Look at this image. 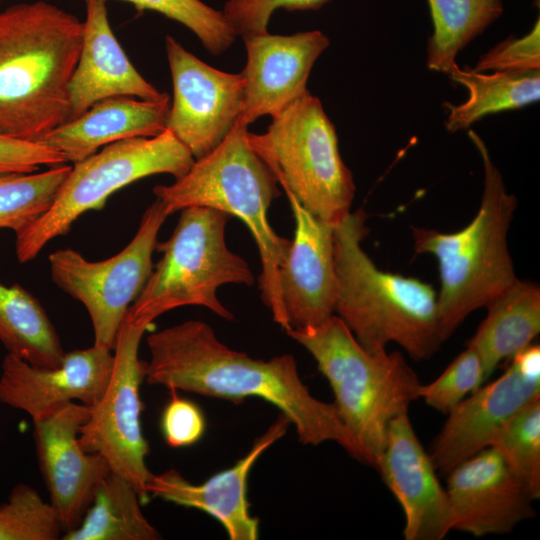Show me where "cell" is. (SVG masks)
I'll return each instance as SVG.
<instances>
[{
    "mask_svg": "<svg viewBox=\"0 0 540 540\" xmlns=\"http://www.w3.org/2000/svg\"><path fill=\"white\" fill-rule=\"evenodd\" d=\"M452 530L483 537L534 517V497L497 450L488 447L447 474Z\"/></svg>",
    "mask_w": 540,
    "mask_h": 540,
    "instance_id": "cell-15",
    "label": "cell"
},
{
    "mask_svg": "<svg viewBox=\"0 0 540 540\" xmlns=\"http://www.w3.org/2000/svg\"><path fill=\"white\" fill-rule=\"evenodd\" d=\"M449 76L469 91L466 102L446 104L449 112L445 126L449 132L468 128L488 114L518 109L540 98L539 70L484 74L456 66Z\"/></svg>",
    "mask_w": 540,
    "mask_h": 540,
    "instance_id": "cell-25",
    "label": "cell"
},
{
    "mask_svg": "<svg viewBox=\"0 0 540 540\" xmlns=\"http://www.w3.org/2000/svg\"><path fill=\"white\" fill-rule=\"evenodd\" d=\"M360 208L334 226L335 313L367 351L400 345L415 361L429 359L444 339L437 294L415 277L379 269L362 248L369 229Z\"/></svg>",
    "mask_w": 540,
    "mask_h": 540,
    "instance_id": "cell-3",
    "label": "cell"
},
{
    "mask_svg": "<svg viewBox=\"0 0 540 540\" xmlns=\"http://www.w3.org/2000/svg\"><path fill=\"white\" fill-rule=\"evenodd\" d=\"M490 447L499 452L534 499L540 497V397L509 419Z\"/></svg>",
    "mask_w": 540,
    "mask_h": 540,
    "instance_id": "cell-29",
    "label": "cell"
},
{
    "mask_svg": "<svg viewBox=\"0 0 540 540\" xmlns=\"http://www.w3.org/2000/svg\"><path fill=\"white\" fill-rule=\"evenodd\" d=\"M248 134V125L240 118L218 146L196 159L171 185H156L153 193L168 216L187 207L202 206L235 216L246 225L260 255L261 298L274 322L286 332L278 275L291 240L279 236L268 221V209L280 196L278 182L252 148Z\"/></svg>",
    "mask_w": 540,
    "mask_h": 540,
    "instance_id": "cell-4",
    "label": "cell"
},
{
    "mask_svg": "<svg viewBox=\"0 0 540 540\" xmlns=\"http://www.w3.org/2000/svg\"><path fill=\"white\" fill-rule=\"evenodd\" d=\"M485 381L479 354L467 346L434 381L421 384L419 399H423L431 408L448 414Z\"/></svg>",
    "mask_w": 540,
    "mask_h": 540,
    "instance_id": "cell-32",
    "label": "cell"
},
{
    "mask_svg": "<svg viewBox=\"0 0 540 540\" xmlns=\"http://www.w3.org/2000/svg\"><path fill=\"white\" fill-rule=\"evenodd\" d=\"M402 507L406 540H442L452 530L446 489L408 413L394 418L375 468Z\"/></svg>",
    "mask_w": 540,
    "mask_h": 540,
    "instance_id": "cell-17",
    "label": "cell"
},
{
    "mask_svg": "<svg viewBox=\"0 0 540 540\" xmlns=\"http://www.w3.org/2000/svg\"><path fill=\"white\" fill-rule=\"evenodd\" d=\"M295 220V234L279 268L281 301L290 330L315 328L335 313L337 278L334 226L306 210L286 193Z\"/></svg>",
    "mask_w": 540,
    "mask_h": 540,
    "instance_id": "cell-16",
    "label": "cell"
},
{
    "mask_svg": "<svg viewBox=\"0 0 540 540\" xmlns=\"http://www.w3.org/2000/svg\"><path fill=\"white\" fill-rule=\"evenodd\" d=\"M147 345L148 383L236 403L260 398L289 419L301 443L319 445L332 441L363 462L362 452L335 405L310 393L292 355L283 354L267 361L254 359L226 346L207 323L199 320L152 333Z\"/></svg>",
    "mask_w": 540,
    "mask_h": 540,
    "instance_id": "cell-1",
    "label": "cell"
},
{
    "mask_svg": "<svg viewBox=\"0 0 540 540\" xmlns=\"http://www.w3.org/2000/svg\"><path fill=\"white\" fill-rule=\"evenodd\" d=\"M195 159L169 131L154 137H138L104 146L99 152L73 163L49 209L16 234L20 263L34 259L46 244L65 235L89 210H101L121 188L147 176L182 177Z\"/></svg>",
    "mask_w": 540,
    "mask_h": 540,
    "instance_id": "cell-9",
    "label": "cell"
},
{
    "mask_svg": "<svg viewBox=\"0 0 540 540\" xmlns=\"http://www.w3.org/2000/svg\"><path fill=\"white\" fill-rule=\"evenodd\" d=\"M290 424L280 413L241 459L201 484L189 482L174 469L152 474L147 483L148 496L209 514L224 527L231 540H256L259 519L249 512L248 477L260 456L286 434Z\"/></svg>",
    "mask_w": 540,
    "mask_h": 540,
    "instance_id": "cell-20",
    "label": "cell"
},
{
    "mask_svg": "<svg viewBox=\"0 0 540 540\" xmlns=\"http://www.w3.org/2000/svg\"><path fill=\"white\" fill-rule=\"evenodd\" d=\"M150 324L126 313L113 348L108 384L79 433L82 448L103 456L112 472L132 484L141 501L149 497L147 483L153 473L146 465L149 446L141 426L139 392L145 362L139 359L138 350Z\"/></svg>",
    "mask_w": 540,
    "mask_h": 540,
    "instance_id": "cell-11",
    "label": "cell"
},
{
    "mask_svg": "<svg viewBox=\"0 0 540 540\" xmlns=\"http://www.w3.org/2000/svg\"><path fill=\"white\" fill-rule=\"evenodd\" d=\"M1 1V0H0Z\"/></svg>",
    "mask_w": 540,
    "mask_h": 540,
    "instance_id": "cell-37",
    "label": "cell"
},
{
    "mask_svg": "<svg viewBox=\"0 0 540 540\" xmlns=\"http://www.w3.org/2000/svg\"><path fill=\"white\" fill-rule=\"evenodd\" d=\"M248 138L278 184L315 217L335 226L351 212V171L333 123L309 91L272 116L265 133L249 132Z\"/></svg>",
    "mask_w": 540,
    "mask_h": 540,
    "instance_id": "cell-7",
    "label": "cell"
},
{
    "mask_svg": "<svg viewBox=\"0 0 540 540\" xmlns=\"http://www.w3.org/2000/svg\"><path fill=\"white\" fill-rule=\"evenodd\" d=\"M86 17L77 64L69 81V120L111 97L161 100L169 97L133 66L115 37L107 0H85Z\"/></svg>",
    "mask_w": 540,
    "mask_h": 540,
    "instance_id": "cell-21",
    "label": "cell"
},
{
    "mask_svg": "<svg viewBox=\"0 0 540 540\" xmlns=\"http://www.w3.org/2000/svg\"><path fill=\"white\" fill-rule=\"evenodd\" d=\"M70 170L64 163L40 173L0 174V229L17 234L44 214Z\"/></svg>",
    "mask_w": 540,
    "mask_h": 540,
    "instance_id": "cell-28",
    "label": "cell"
},
{
    "mask_svg": "<svg viewBox=\"0 0 540 540\" xmlns=\"http://www.w3.org/2000/svg\"><path fill=\"white\" fill-rule=\"evenodd\" d=\"M113 366L111 350L94 345L65 352L52 368L36 367L7 353L0 375V402L38 417L79 401L93 407L101 399Z\"/></svg>",
    "mask_w": 540,
    "mask_h": 540,
    "instance_id": "cell-18",
    "label": "cell"
},
{
    "mask_svg": "<svg viewBox=\"0 0 540 540\" xmlns=\"http://www.w3.org/2000/svg\"><path fill=\"white\" fill-rule=\"evenodd\" d=\"M62 531L52 505L27 484L14 486L0 505V540H56Z\"/></svg>",
    "mask_w": 540,
    "mask_h": 540,
    "instance_id": "cell-30",
    "label": "cell"
},
{
    "mask_svg": "<svg viewBox=\"0 0 540 540\" xmlns=\"http://www.w3.org/2000/svg\"><path fill=\"white\" fill-rule=\"evenodd\" d=\"M137 10H150L164 15L191 30L213 55L225 52L234 42L236 33L222 11L201 0H121Z\"/></svg>",
    "mask_w": 540,
    "mask_h": 540,
    "instance_id": "cell-31",
    "label": "cell"
},
{
    "mask_svg": "<svg viewBox=\"0 0 540 540\" xmlns=\"http://www.w3.org/2000/svg\"><path fill=\"white\" fill-rule=\"evenodd\" d=\"M0 342L36 367L58 366L65 351L46 311L21 285L0 283Z\"/></svg>",
    "mask_w": 540,
    "mask_h": 540,
    "instance_id": "cell-24",
    "label": "cell"
},
{
    "mask_svg": "<svg viewBox=\"0 0 540 540\" xmlns=\"http://www.w3.org/2000/svg\"><path fill=\"white\" fill-rule=\"evenodd\" d=\"M92 407L69 402L33 420L37 461L63 531L75 529L91 505L100 482L111 472L98 453L79 443L81 426Z\"/></svg>",
    "mask_w": 540,
    "mask_h": 540,
    "instance_id": "cell-14",
    "label": "cell"
},
{
    "mask_svg": "<svg viewBox=\"0 0 540 540\" xmlns=\"http://www.w3.org/2000/svg\"><path fill=\"white\" fill-rule=\"evenodd\" d=\"M433 33L428 42L429 69L450 74L456 56L503 12L501 0H428Z\"/></svg>",
    "mask_w": 540,
    "mask_h": 540,
    "instance_id": "cell-27",
    "label": "cell"
},
{
    "mask_svg": "<svg viewBox=\"0 0 540 540\" xmlns=\"http://www.w3.org/2000/svg\"><path fill=\"white\" fill-rule=\"evenodd\" d=\"M468 135L484 167V189L476 216L454 233L412 227L415 253L431 254L438 262L437 306L444 341L470 313L486 308L518 279L507 244L517 200L507 192L482 139L472 130Z\"/></svg>",
    "mask_w": 540,
    "mask_h": 540,
    "instance_id": "cell-5",
    "label": "cell"
},
{
    "mask_svg": "<svg viewBox=\"0 0 540 540\" xmlns=\"http://www.w3.org/2000/svg\"><path fill=\"white\" fill-rule=\"evenodd\" d=\"M476 72L540 70V21L521 38L509 37L481 56Z\"/></svg>",
    "mask_w": 540,
    "mask_h": 540,
    "instance_id": "cell-34",
    "label": "cell"
},
{
    "mask_svg": "<svg viewBox=\"0 0 540 540\" xmlns=\"http://www.w3.org/2000/svg\"><path fill=\"white\" fill-rule=\"evenodd\" d=\"M165 49L173 88L166 129L198 159L218 146L241 118L244 80L241 73L203 62L170 35Z\"/></svg>",
    "mask_w": 540,
    "mask_h": 540,
    "instance_id": "cell-13",
    "label": "cell"
},
{
    "mask_svg": "<svg viewBox=\"0 0 540 540\" xmlns=\"http://www.w3.org/2000/svg\"><path fill=\"white\" fill-rule=\"evenodd\" d=\"M467 346L480 356L485 380L503 361L528 347L540 332V287L517 279L487 307Z\"/></svg>",
    "mask_w": 540,
    "mask_h": 540,
    "instance_id": "cell-23",
    "label": "cell"
},
{
    "mask_svg": "<svg viewBox=\"0 0 540 540\" xmlns=\"http://www.w3.org/2000/svg\"><path fill=\"white\" fill-rule=\"evenodd\" d=\"M246 64L242 120L251 124L266 115L271 117L307 92L312 67L329 46L319 30L291 35L268 32L242 37Z\"/></svg>",
    "mask_w": 540,
    "mask_h": 540,
    "instance_id": "cell-19",
    "label": "cell"
},
{
    "mask_svg": "<svg viewBox=\"0 0 540 540\" xmlns=\"http://www.w3.org/2000/svg\"><path fill=\"white\" fill-rule=\"evenodd\" d=\"M286 334L312 355L363 462L376 468L390 422L419 399L416 373L401 353L367 351L335 314L318 327Z\"/></svg>",
    "mask_w": 540,
    "mask_h": 540,
    "instance_id": "cell-6",
    "label": "cell"
},
{
    "mask_svg": "<svg viewBox=\"0 0 540 540\" xmlns=\"http://www.w3.org/2000/svg\"><path fill=\"white\" fill-rule=\"evenodd\" d=\"M83 22L39 0L0 12V134L29 141L69 119Z\"/></svg>",
    "mask_w": 540,
    "mask_h": 540,
    "instance_id": "cell-2",
    "label": "cell"
},
{
    "mask_svg": "<svg viewBox=\"0 0 540 540\" xmlns=\"http://www.w3.org/2000/svg\"><path fill=\"white\" fill-rule=\"evenodd\" d=\"M169 108V97L161 100L107 98L47 132L37 142L59 152L67 163H76L106 145L159 135L166 130Z\"/></svg>",
    "mask_w": 540,
    "mask_h": 540,
    "instance_id": "cell-22",
    "label": "cell"
},
{
    "mask_svg": "<svg viewBox=\"0 0 540 540\" xmlns=\"http://www.w3.org/2000/svg\"><path fill=\"white\" fill-rule=\"evenodd\" d=\"M181 211L169 239L157 242L162 256L127 314L152 323L167 311L195 305L233 320L217 298V290L225 284L252 286L254 277L248 263L226 245L229 215L202 206Z\"/></svg>",
    "mask_w": 540,
    "mask_h": 540,
    "instance_id": "cell-8",
    "label": "cell"
},
{
    "mask_svg": "<svg viewBox=\"0 0 540 540\" xmlns=\"http://www.w3.org/2000/svg\"><path fill=\"white\" fill-rule=\"evenodd\" d=\"M141 499L130 482L110 472L98 485L81 523L63 540H157L160 533L141 510Z\"/></svg>",
    "mask_w": 540,
    "mask_h": 540,
    "instance_id": "cell-26",
    "label": "cell"
},
{
    "mask_svg": "<svg viewBox=\"0 0 540 540\" xmlns=\"http://www.w3.org/2000/svg\"><path fill=\"white\" fill-rule=\"evenodd\" d=\"M64 163H67L65 158L46 145L0 134V174L32 173L42 165Z\"/></svg>",
    "mask_w": 540,
    "mask_h": 540,
    "instance_id": "cell-36",
    "label": "cell"
},
{
    "mask_svg": "<svg viewBox=\"0 0 540 540\" xmlns=\"http://www.w3.org/2000/svg\"><path fill=\"white\" fill-rule=\"evenodd\" d=\"M330 0H227L222 13L236 35L268 32L269 20L276 9L287 11L317 10Z\"/></svg>",
    "mask_w": 540,
    "mask_h": 540,
    "instance_id": "cell-33",
    "label": "cell"
},
{
    "mask_svg": "<svg viewBox=\"0 0 540 540\" xmlns=\"http://www.w3.org/2000/svg\"><path fill=\"white\" fill-rule=\"evenodd\" d=\"M206 420L200 407L172 393L161 417L165 442L172 448L188 447L198 442L205 433Z\"/></svg>",
    "mask_w": 540,
    "mask_h": 540,
    "instance_id": "cell-35",
    "label": "cell"
},
{
    "mask_svg": "<svg viewBox=\"0 0 540 540\" xmlns=\"http://www.w3.org/2000/svg\"><path fill=\"white\" fill-rule=\"evenodd\" d=\"M167 217L164 205L156 199L144 212L129 244L103 261H88L70 248L49 255L53 283L85 306L94 345L114 348L124 317L153 270L152 254Z\"/></svg>",
    "mask_w": 540,
    "mask_h": 540,
    "instance_id": "cell-10",
    "label": "cell"
},
{
    "mask_svg": "<svg viewBox=\"0 0 540 540\" xmlns=\"http://www.w3.org/2000/svg\"><path fill=\"white\" fill-rule=\"evenodd\" d=\"M540 397V347L530 344L510 359L495 381L481 385L449 413L429 456L438 473L490 447L502 426Z\"/></svg>",
    "mask_w": 540,
    "mask_h": 540,
    "instance_id": "cell-12",
    "label": "cell"
}]
</instances>
